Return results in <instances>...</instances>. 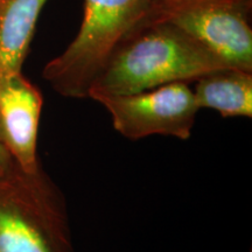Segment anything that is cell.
Listing matches in <instances>:
<instances>
[{
  "instance_id": "cell-7",
  "label": "cell",
  "mask_w": 252,
  "mask_h": 252,
  "mask_svg": "<svg viewBox=\"0 0 252 252\" xmlns=\"http://www.w3.org/2000/svg\"><path fill=\"white\" fill-rule=\"evenodd\" d=\"M48 0H0V76L23 72L41 12Z\"/></svg>"
},
{
  "instance_id": "cell-9",
  "label": "cell",
  "mask_w": 252,
  "mask_h": 252,
  "mask_svg": "<svg viewBox=\"0 0 252 252\" xmlns=\"http://www.w3.org/2000/svg\"><path fill=\"white\" fill-rule=\"evenodd\" d=\"M14 165H17V163H15L14 159L12 158L11 153L8 152L7 147L5 146L4 141L0 137V175H4L5 173H7Z\"/></svg>"
},
{
  "instance_id": "cell-8",
  "label": "cell",
  "mask_w": 252,
  "mask_h": 252,
  "mask_svg": "<svg viewBox=\"0 0 252 252\" xmlns=\"http://www.w3.org/2000/svg\"><path fill=\"white\" fill-rule=\"evenodd\" d=\"M193 89L200 109H212L222 117H252V71L222 68L197 78Z\"/></svg>"
},
{
  "instance_id": "cell-4",
  "label": "cell",
  "mask_w": 252,
  "mask_h": 252,
  "mask_svg": "<svg viewBox=\"0 0 252 252\" xmlns=\"http://www.w3.org/2000/svg\"><path fill=\"white\" fill-rule=\"evenodd\" d=\"M252 0H169L156 17L193 37L226 67L252 71Z\"/></svg>"
},
{
  "instance_id": "cell-5",
  "label": "cell",
  "mask_w": 252,
  "mask_h": 252,
  "mask_svg": "<svg viewBox=\"0 0 252 252\" xmlns=\"http://www.w3.org/2000/svg\"><path fill=\"white\" fill-rule=\"evenodd\" d=\"M94 100L108 110L115 130L131 140L151 135L189 139L200 110L193 89L186 82Z\"/></svg>"
},
{
  "instance_id": "cell-3",
  "label": "cell",
  "mask_w": 252,
  "mask_h": 252,
  "mask_svg": "<svg viewBox=\"0 0 252 252\" xmlns=\"http://www.w3.org/2000/svg\"><path fill=\"white\" fill-rule=\"evenodd\" d=\"M0 252H74L64 196L42 167L0 175Z\"/></svg>"
},
{
  "instance_id": "cell-2",
  "label": "cell",
  "mask_w": 252,
  "mask_h": 252,
  "mask_svg": "<svg viewBox=\"0 0 252 252\" xmlns=\"http://www.w3.org/2000/svg\"><path fill=\"white\" fill-rule=\"evenodd\" d=\"M158 0H84L75 39L50 60L42 76L59 94L88 98L94 81L119 45L156 17Z\"/></svg>"
},
{
  "instance_id": "cell-10",
  "label": "cell",
  "mask_w": 252,
  "mask_h": 252,
  "mask_svg": "<svg viewBox=\"0 0 252 252\" xmlns=\"http://www.w3.org/2000/svg\"><path fill=\"white\" fill-rule=\"evenodd\" d=\"M163 1H169V0H158V2H163Z\"/></svg>"
},
{
  "instance_id": "cell-6",
  "label": "cell",
  "mask_w": 252,
  "mask_h": 252,
  "mask_svg": "<svg viewBox=\"0 0 252 252\" xmlns=\"http://www.w3.org/2000/svg\"><path fill=\"white\" fill-rule=\"evenodd\" d=\"M43 97L23 72L0 76V137L25 172L40 168L37 134Z\"/></svg>"
},
{
  "instance_id": "cell-1",
  "label": "cell",
  "mask_w": 252,
  "mask_h": 252,
  "mask_svg": "<svg viewBox=\"0 0 252 252\" xmlns=\"http://www.w3.org/2000/svg\"><path fill=\"white\" fill-rule=\"evenodd\" d=\"M222 68L229 67L187 33L153 17L112 53L88 98L141 93L175 82L190 83Z\"/></svg>"
}]
</instances>
